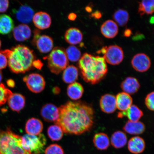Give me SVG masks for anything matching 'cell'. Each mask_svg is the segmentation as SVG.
Returning a JSON list of instances; mask_svg holds the SVG:
<instances>
[{
    "label": "cell",
    "mask_w": 154,
    "mask_h": 154,
    "mask_svg": "<svg viewBox=\"0 0 154 154\" xmlns=\"http://www.w3.org/2000/svg\"><path fill=\"white\" fill-rule=\"evenodd\" d=\"M59 109V117L55 124L65 133L79 135L91 129L95 114L91 106L81 101H68Z\"/></svg>",
    "instance_id": "6da1fadb"
},
{
    "label": "cell",
    "mask_w": 154,
    "mask_h": 154,
    "mask_svg": "<svg viewBox=\"0 0 154 154\" xmlns=\"http://www.w3.org/2000/svg\"><path fill=\"white\" fill-rule=\"evenodd\" d=\"M78 65L85 81L92 84L100 82L107 74V65L103 57L85 53L79 60Z\"/></svg>",
    "instance_id": "7a4b0ae2"
},
{
    "label": "cell",
    "mask_w": 154,
    "mask_h": 154,
    "mask_svg": "<svg viewBox=\"0 0 154 154\" xmlns=\"http://www.w3.org/2000/svg\"><path fill=\"white\" fill-rule=\"evenodd\" d=\"M2 51L7 57L10 69L16 74L24 73L29 70L35 60L33 51L24 45H17L11 50Z\"/></svg>",
    "instance_id": "3957f363"
},
{
    "label": "cell",
    "mask_w": 154,
    "mask_h": 154,
    "mask_svg": "<svg viewBox=\"0 0 154 154\" xmlns=\"http://www.w3.org/2000/svg\"><path fill=\"white\" fill-rule=\"evenodd\" d=\"M0 154H31L23 149L22 137L11 130H0Z\"/></svg>",
    "instance_id": "277c9868"
},
{
    "label": "cell",
    "mask_w": 154,
    "mask_h": 154,
    "mask_svg": "<svg viewBox=\"0 0 154 154\" xmlns=\"http://www.w3.org/2000/svg\"><path fill=\"white\" fill-rule=\"evenodd\" d=\"M48 66L52 72L58 74L66 68L69 63L66 52L63 48L56 47L47 56Z\"/></svg>",
    "instance_id": "5b68a950"
},
{
    "label": "cell",
    "mask_w": 154,
    "mask_h": 154,
    "mask_svg": "<svg viewBox=\"0 0 154 154\" xmlns=\"http://www.w3.org/2000/svg\"><path fill=\"white\" fill-rule=\"evenodd\" d=\"M47 139L43 134L38 135L26 134L22 137V145L23 149L32 154L43 152Z\"/></svg>",
    "instance_id": "8992f818"
},
{
    "label": "cell",
    "mask_w": 154,
    "mask_h": 154,
    "mask_svg": "<svg viewBox=\"0 0 154 154\" xmlns=\"http://www.w3.org/2000/svg\"><path fill=\"white\" fill-rule=\"evenodd\" d=\"M103 55L106 62L116 65L120 64L124 60V54L122 48L117 45L103 47L99 51Z\"/></svg>",
    "instance_id": "52a82bcc"
},
{
    "label": "cell",
    "mask_w": 154,
    "mask_h": 154,
    "mask_svg": "<svg viewBox=\"0 0 154 154\" xmlns=\"http://www.w3.org/2000/svg\"><path fill=\"white\" fill-rule=\"evenodd\" d=\"M23 81L30 91L34 93H40L45 87V79L43 76L38 73H32L25 76Z\"/></svg>",
    "instance_id": "ba28073f"
},
{
    "label": "cell",
    "mask_w": 154,
    "mask_h": 154,
    "mask_svg": "<svg viewBox=\"0 0 154 154\" xmlns=\"http://www.w3.org/2000/svg\"><path fill=\"white\" fill-rule=\"evenodd\" d=\"M32 43L36 45L40 52L47 53L52 50L54 45L53 38L46 35H40L35 31Z\"/></svg>",
    "instance_id": "9c48e42d"
},
{
    "label": "cell",
    "mask_w": 154,
    "mask_h": 154,
    "mask_svg": "<svg viewBox=\"0 0 154 154\" xmlns=\"http://www.w3.org/2000/svg\"><path fill=\"white\" fill-rule=\"evenodd\" d=\"M131 63L134 70L140 72H147L151 66V59L147 55L143 53L135 55Z\"/></svg>",
    "instance_id": "30bf717a"
},
{
    "label": "cell",
    "mask_w": 154,
    "mask_h": 154,
    "mask_svg": "<svg viewBox=\"0 0 154 154\" xmlns=\"http://www.w3.org/2000/svg\"><path fill=\"white\" fill-rule=\"evenodd\" d=\"M100 107L102 111L107 114H111L117 109L116 96L111 94L102 96L100 101Z\"/></svg>",
    "instance_id": "8fae6325"
},
{
    "label": "cell",
    "mask_w": 154,
    "mask_h": 154,
    "mask_svg": "<svg viewBox=\"0 0 154 154\" xmlns=\"http://www.w3.org/2000/svg\"><path fill=\"white\" fill-rule=\"evenodd\" d=\"M40 113L44 120L55 123L59 118V109L52 104L48 103L42 107Z\"/></svg>",
    "instance_id": "7c38bea8"
},
{
    "label": "cell",
    "mask_w": 154,
    "mask_h": 154,
    "mask_svg": "<svg viewBox=\"0 0 154 154\" xmlns=\"http://www.w3.org/2000/svg\"><path fill=\"white\" fill-rule=\"evenodd\" d=\"M120 87L123 92L131 95L138 91L140 88V84L136 78L128 77L121 82Z\"/></svg>",
    "instance_id": "4fadbf2b"
},
{
    "label": "cell",
    "mask_w": 154,
    "mask_h": 154,
    "mask_svg": "<svg viewBox=\"0 0 154 154\" xmlns=\"http://www.w3.org/2000/svg\"><path fill=\"white\" fill-rule=\"evenodd\" d=\"M32 19L35 26L40 29L49 28L51 23V17L44 11H38L35 13Z\"/></svg>",
    "instance_id": "5bb4252c"
},
{
    "label": "cell",
    "mask_w": 154,
    "mask_h": 154,
    "mask_svg": "<svg viewBox=\"0 0 154 154\" xmlns=\"http://www.w3.org/2000/svg\"><path fill=\"white\" fill-rule=\"evenodd\" d=\"M143 115V112L137 106L132 105L126 111L119 112L117 117L120 118L126 117H128V121L136 122L139 121Z\"/></svg>",
    "instance_id": "9a60e30c"
},
{
    "label": "cell",
    "mask_w": 154,
    "mask_h": 154,
    "mask_svg": "<svg viewBox=\"0 0 154 154\" xmlns=\"http://www.w3.org/2000/svg\"><path fill=\"white\" fill-rule=\"evenodd\" d=\"M101 32L103 35L106 38H114L118 33V25L114 21L108 20L106 21L101 25Z\"/></svg>",
    "instance_id": "2e32d148"
},
{
    "label": "cell",
    "mask_w": 154,
    "mask_h": 154,
    "mask_svg": "<svg viewBox=\"0 0 154 154\" xmlns=\"http://www.w3.org/2000/svg\"><path fill=\"white\" fill-rule=\"evenodd\" d=\"M145 142L143 138L136 136L131 138L128 143V149L134 154L141 153L145 149Z\"/></svg>",
    "instance_id": "e0dca14e"
},
{
    "label": "cell",
    "mask_w": 154,
    "mask_h": 154,
    "mask_svg": "<svg viewBox=\"0 0 154 154\" xmlns=\"http://www.w3.org/2000/svg\"><path fill=\"white\" fill-rule=\"evenodd\" d=\"M34 15L33 10L29 6H21L15 12L18 20L24 24L28 23L32 20Z\"/></svg>",
    "instance_id": "ac0fdd59"
},
{
    "label": "cell",
    "mask_w": 154,
    "mask_h": 154,
    "mask_svg": "<svg viewBox=\"0 0 154 154\" xmlns=\"http://www.w3.org/2000/svg\"><path fill=\"white\" fill-rule=\"evenodd\" d=\"M32 31L29 27L26 24H21L13 29L15 39L19 42H23L29 39L31 35Z\"/></svg>",
    "instance_id": "d6986e66"
},
{
    "label": "cell",
    "mask_w": 154,
    "mask_h": 154,
    "mask_svg": "<svg viewBox=\"0 0 154 154\" xmlns=\"http://www.w3.org/2000/svg\"><path fill=\"white\" fill-rule=\"evenodd\" d=\"M116 99L117 109L120 111H126L132 105L133 99L131 96L124 92L117 94Z\"/></svg>",
    "instance_id": "ffe728a7"
},
{
    "label": "cell",
    "mask_w": 154,
    "mask_h": 154,
    "mask_svg": "<svg viewBox=\"0 0 154 154\" xmlns=\"http://www.w3.org/2000/svg\"><path fill=\"white\" fill-rule=\"evenodd\" d=\"M145 129V125L140 121L133 122L128 121L123 127L125 132L132 135L142 134L144 132Z\"/></svg>",
    "instance_id": "44dd1931"
},
{
    "label": "cell",
    "mask_w": 154,
    "mask_h": 154,
    "mask_svg": "<svg viewBox=\"0 0 154 154\" xmlns=\"http://www.w3.org/2000/svg\"><path fill=\"white\" fill-rule=\"evenodd\" d=\"M43 128V125L41 121L32 118L26 122L25 129L28 134L38 135L42 132Z\"/></svg>",
    "instance_id": "7402d4cb"
},
{
    "label": "cell",
    "mask_w": 154,
    "mask_h": 154,
    "mask_svg": "<svg viewBox=\"0 0 154 154\" xmlns=\"http://www.w3.org/2000/svg\"><path fill=\"white\" fill-rule=\"evenodd\" d=\"M65 38L67 43L76 45L82 41L83 35L79 29L75 27L69 28L65 32Z\"/></svg>",
    "instance_id": "603a6c76"
},
{
    "label": "cell",
    "mask_w": 154,
    "mask_h": 154,
    "mask_svg": "<svg viewBox=\"0 0 154 154\" xmlns=\"http://www.w3.org/2000/svg\"><path fill=\"white\" fill-rule=\"evenodd\" d=\"M10 107L13 111L19 112L24 108L25 105L24 96L19 94H12L8 100Z\"/></svg>",
    "instance_id": "cb8c5ba5"
},
{
    "label": "cell",
    "mask_w": 154,
    "mask_h": 154,
    "mask_svg": "<svg viewBox=\"0 0 154 154\" xmlns=\"http://www.w3.org/2000/svg\"><path fill=\"white\" fill-rule=\"evenodd\" d=\"M128 142L126 134L121 131H116L113 133L111 138L112 146L115 149H120L124 147Z\"/></svg>",
    "instance_id": "d4e9b609"
},
{
    "label": "cell",
    "mask_w": 154,
    "mask_h": 154,
    "mask_svg": "<svg viewBox=\"0 0 154 154\" xmlns=\"http://www.w3.org/2000/svg\"><path fill=\"white\" fill-rule=\"evenodd\" d=\"M14 28V22L10 16L6 14L0 15V34H8Z\"/></svg>",
    "instance_id": "484cf974"
},
{
    "label": "cell",
    "mask_w": 154,
    "mask_h": 154,
    "mask_svg": "<svg viewBox=\"0 0 154 154\" xmlns=\"http://www.w3.org/2000/svg\"><path fill=\"white\" fill-rule=\"evenodd\" d=\"M78 69L74 65L67 66L63 70V81L67 84H72L75 82L78 78Z\"/></svg>",
    "instance_id": "4316f807"
},
{
    "label": "cell",
    "mask_w": 154,
    "mask_h": 154,
    "mask_svg": "<svg viewBox=\"0 0 154 154\" xmlns=\"http://www.w3.org/2000/svg\"><path fill=\"white\" fill-rule=\"evenodd\" d=\"M93 141L95 147L100 150H106L110 145L108 136L103 132L96 134L94 136Z\"/></svg>",
    "instance_id": "83f0119b"
},
{
    "label": "cell",
    "mask_w": 154,
    "mask_h": 154,
    "mask_svg": "<svg viewBox=\"0 0 154 154\" xmlns=\"http://www.w3.org/2000/svg\"><path fill=\"white\" fill-rule=\"evenodd\" d=\"M84 92V88L82 84L75 82L71 84L67 88V94L72 100H77L81 98Z\"/></svg>",
    "instance_id": "f1b7e54d"
},
{
    "label": "cell",
    "mask_w": 154,
    "mask_h": 154,
    "mask_svg": "<svg viewBox=\"0 0 154 154\" xmlns=\"http://www.w3.org/2000/svg\"><path fill=\"white\" fill-rule=\"evenodd\" d=\"M129 17L128 11L121 9L115 11L113 15L114 22L117 25L121 26H124L128 23Z\"/></svg>",
    "instance_id": "f546056e"
},
{
    "label": "cell",
    "mask_w": 154,
    "mask_h": 154,
    "mask_svg": "<svg viewBox=\"0 0 154 154\" xmlns=\"http://www.w3.org/2000/svg\"><path fill=\"white\" fill-rule=\"evenodd\" d=\"M138 12L140 16L154 13V0H143L139 3Z\"/></svg>",
    "instance_id": "4dcf8cb0"
},
{
    "label": "cell",
    "mask_w": 154,
    "mask_h": 154,
    "mask_svg": "<svg viewBox=\"0 0 154 154\" xmlns=\"http://www.w3.org/2000/svg\"><path fill=\"white\" fill-rule=\"evenodd\" d=\"M48 136L53 141H58L61 140L63 136V131L61 127L55 124L51 125L48 128Z\"/></svg>",
    "instance_id": "1f68e13d"
},
{
    "label": "cell",
    "mask_w": 154,
    "mask_h": 154,
    "mask_svg": "<svg viewBox=\"0 0 154 154\" xmlns=\"http://www.w3.org/2000/svg\"><path fill=\"white\" fill-rule=\"evenodd\" d=\"M67 58L72 61L79 60L81 57V52L79 49L76 46L72 45L69 46L65 51Z\"/></svg>",
    "instance_id": "d6a6232c"
},
{
    "label": "cell",
    "mask_w": 154,
    "mask_h": 154,
    "mask_svg": "<svg viewBox=\"0 0 154 154\" xmlns=\"http://www.w3.org/2000/svg\"><path fill=\"white\" fill-rule=\"evenodd\" d=\"M12 94L3 84H0V106L3 105L8 100Z\"/></svg>",
    "instance_id": "836d02e7"
},
{
    "label": "cell",
    "mask_w": 154,
    "mask_h": 154,
    "mask_svg": "<svg viewBox=\"0 0 154 154\" xmlns=\"http://www.w3.org/2000/svg\"><path fill=\"white\" fill-rule=\"evenodd\" d=\"M45 153V154H64V151L60 146L54 144L47 148Z\"/></svg>",
    "instance_id": "e575fe53"
},
{
    "label": "cell",
    "mask_w": 154,
    "mask_h": 154,
    "mask_svg": "<svg viewBox=\"0 0 154 154\" xmlns=\"http://www.w3.org/2000/svg\"><path fill=\"white\" fill-rule=\"evenodd\" d=\"M145 103L148 109L154 111V91L150 92L146 96Z\"/></svg>",
    "instance_id": "d590c367"
},
{
    "label": "cell",
    "mask_w": 154,
    "mask_h": 154,
    "mask_svg": "<svg viewBox=\"0 0 154 154\" xmlns=\"http://www.w3.org/2000/svg\"><path fill=\"white\" fill-rule=\"evenodd\" d=\"M8 63L7 57L2 51H0V70L5 69Z\"/></svg>",
    "instance_id": "8d00e7d4"
},
{
    "label": "cell",
    "mask_w": 154,
    "mask_h": 154,
    "mask_svg": "<svg viewBox=\"0 0 154 154\" xmlns=\"http://www.w3.org/2000/svg\"><path fill=\"white\" fill-rule=\"evenodd\" d=\"M9 6V1L8 0H0V12L4 13L7 10Z\"/></svg>",
    "instance_id": "74e56055"
},
{
    "label": "cell",
    "mask_w": 154,
    "mask_h": 154,
    "mask_svg": "<svg viewBox=\"0 0 154 154\" xmlns=\"http://www.w3.org/2000/svg\"><path fill=\"white\" fill-rule=\"evenodd\" d=\"M43 66V63L39 60H35L33 63V66L38 69H41Z\"/></svg>",
    "instance_id": "f35d334b"
},
{
    "label": "cell",
    "mask_w": 154,
    "mask_h": 154,
    "mask_svg": "<svg viewBox=\"0 0 154 154\" xmlns=\"http://www.w3.org/2000/svg\"><path fill=\"white\" fill-rule=\"evenodd\" d=\"M132 34V31L130 29H126L125 30L124 32V35L126 37H130Z\"/></svg>",
    "instance_id": "ab89813d"
},
{
    "label": "cell",
    "mask_w": 154,
    "mask_h": 154,
    "mask_svg": "<svg viewBox=\"0 0 154 154\" xmlns=\"http://www.w3.org/2000/svg\"><path fill=\"white\" fill-rule=\"evenodd\" d=\"M92 16L96 19H99L102 17V14L100 11H96L92 14Z\"/></svg>",
    "instance_id": "60d3db41"
},
{
    "label": "cell",
    "mask_w": 154,
    "mask_h": 154,
    "mask_svg": "<svg viewBox=\"0 0 154 154\" xmlns=\"http://www.w3.org/2000/svg\"><path fill=\"white\" fill-rule=\"evenodd\" d=\"M134 40H137L138 39H140L143 38V35L140 33H137L135 35L134 37Z\"/></svg>",
    "instance_id": "b9f144b4"
},
{
    "label": "cell",
    "mask_w": 154,
    "mask_h": 154,
    "mask_svg": "<svg viewBox=\"0 0 154 154\" xmlns=\"http://www.w3.org/2000/svg\"><path fill=\"white\" fill-rule=\"evenodd\" d=\"M76 15L74 13H70L68 16V18L70 20H74L76 19Z\"/></svg>",
    "instance_id": "7bdbcfd3"
},
{
    "label": "cell",
    "mask_w": 154,
    "mask_h": 154,
    "mask_svg": "<svg viewBox=\"0 0 154 154\" xmlns=\"http://www.w3.org/2000/svg\"><path fill=\"white\" fill-rule=\"evenodd\" d=\"M150 23L152 24L154 23V17H152V18L150 19Z\"/></svg>",
    "instance_id": "ee69618b"
},
{
    "label": "cell",
    "mask_w": 154,
    "mask_h": 154,
    "mask_svg": "<svg viewBox=\"0 0 154 154\" xmlns=\"http://www.w3.org/2000/svg\"><path fill=\"white\" fill-rule=\"evenodd\" d=\"M2 79V74L1 71H0V83L1 82Z\"/></svg>",
    "instance_id": "f6af8a7d"
},
{
    "label": "cell",
    "mask_w": 154,
    "mask_h": 154,
    "mask_svg": "<svg viewBox=\"0 0 154 154\" xmlns=\"http://www.w3.org/2000/svg\"><path fill=\"white\" fill-rule=\"evenodd\" d=\"M1 40H0V48H1Z\"/></svg>",
    "instance_id": "bcb514c9"
},
{
    "label": "cell",
    "mask_w": 154,
    "mask_h": 154,
    "mask_svg": "<svg viewBox=\"0 0 154 154\" xmlns=\"http://www.w3.org/2000/svg\"></svg>",
    "instance_id": "7dc6e473"
}]
</instances>
